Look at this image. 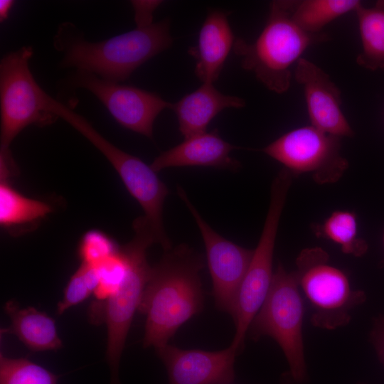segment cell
Returning <instances> with one entry per match:
<instances>
[{"label":"cell","instance_id":"30","mask_svg":"<svg viewBox=\"0 0 384 384\" xmlns=\"http://www.w3.org/2000/svg\"><path fill=\"white\" fill-rule=\"evenodd\" d=\"M383 241H384V236H383Z\"/></svg>","mask_w":384,"mask_h":384},{"label":"cell","instance_id":"21","mask_svg":"<svg viewBox=\"0 0 384 384\" xmlns=\"http://www.w3.org/2000/svg\"><path fill=\"white\" fill-rule=\"evenodd\" d=\"M361 4L358 0L292 1V17L302 29L316 34L337 18L355 12Z\"/></svg>","mask_w":384,"mask_h":384},{"label":"cell","instance_id":"16","mask_svg":"<svg viewBox=\"0 0 384 384\" xmlns=\"http://www.w3.org/2000/svg\"><path fill=\"white\" fill-rule=\"evenodd\" d=\"M235 39L228 14L210 10L199 31L196 46L188 51L196 59L195 73L203 83H213L219 78Z\"/></svg>","mask_w":384,"mask_h":384},{"label":"cell","instance_id":"14","mask_svg":"<svg viewBox=\"0 0 384 384\" xmlns=\"http://www.w3.org/2000/svg\"><path fill=\"white\" fill-rule=\"evenodd\" d=\"M166 366L169 384H230L238 351L184 350L166 344L156 349Z\"/></svg>","mask_w":384,"mask_h":384},{"label":"cell","instance_id":"4","mask_svg":"<svg viewBox=\"0 0 384 384\" xmlns=\"http://www.w3.org/2000/svg\"><path fill=\"white\" fill-rule=\"evenodd\" d=\"M134 238L121 246L127 261V270L117 292L104 304V321L107 329L106 360L110 370V384H121L119 367L126 338L134 315L139 309L152 267L146 260V250L158 243L147 218L140 216L133 223Z\"/></svg>","mask_w":384,"mask_h":384},{"label":"cell","instance_id":"13","mask_svg":"<svg viewBox=\"0 0 384 384\" xmlns=\"http://www.w3.org/2000/svg\"><path fill=\"white\" fill-rule=\"evenodd\" d=\"M294 78L302 85L311 126L340 138L353 132L341 108V92L330 77L313 62L300 58Z\"/></svg>","mask_w":384,"mask_h":384},{"label":"cell","instance_id":"26","mask_svg":"<svg viewBox=\"0 0 384 384\" xmlns=\"http://www.w3.org/2000/svg\"><path fill=\"white\" fill-rule=\"evenodd\" d=\"M116 242L105 233L90 230L82 237L78 246V255L82 263L97 266L119 250Z\"/></svg>","mask_w":384,"mask_h":384},{"label":"cell","instance_id":"22","mask_svg":"<svg viewBox=\"0 0 384 384\" xmlns=\"http://www.w3.org/2000/svg\"><path fill=\"white\" fill-rule=\"evenodd\" d=\"M319 228V235L338 244L346 254L359 257L367 251V243L358 236L356 217L351 212L335 211Z\"/></svg>","mask_w":384,"mask_h":384},{"label":"cell","instance_id":"19","mask_svg":"<svg viewBox=\"0 0 384 384\" xmlns=\"http://www.w3.org/2000/svg\"><path fill=\"white\" fill-rule=\"evenodd\" d=\"M355 12L362 46L357 63L368 69L384 70V1L371 8L361 4Z\"/></svg>","mask_w":384,"mask_h":384},{"label":"cell","instance_id":"9","mask_svg":"<svg viewBox=\"0 0 384 384\" xmlns=\"http://www.w3.org/2000/svg\"><path fill=\"white\" fill-rule=\"evenodd\" d=\"M328 262L323 249H305L297 259L295 274L299 287L316 309L314 324L332 329L348 321V311L363 302L365 294L353 291L345 273Z\"/></svg>","mask_w":384,"mask_h":384},{"label":"cell","instance_id":"2","mask_svg":"<svg viewBox=\"0 0 384 384\" xmlns=\"http://www.w3.org/2000/svg\"><path fill=\"white\" fill-rule=\"evenodd\" d=\"M169 20L110 38L90 42L73 23H60L53 37L55 48L63 53L62 68L93 73L105 80H126L140 65L172 45Z\"/></svg>","mask_w":384,"mask_h":384},{"label":"cell","instance_id":"10","mask_svg":"<svg viewBox=\"0 0 384 384\" xmlns=\"http://www.w3.org/2000/svg\"><path fill=\"white\" fill-rule=\"evenodd\" d=\"M340 137L311 125L292 129L262 149L293 175L309 174L319 184L341 178L348 167L341 154Z\"/></svg>","mask_w":384,"mask_h":384},{"label":"cell","instance_id":"7","mask_svg":"<svg viewBox=\"0 0 384 384\" xmlns=\"http://www.w3.org/2000/svg\"><path fill=\"white\" fill-rule=\"evenodd\" d=\"M304 306L295 272L279 265L273 274L268 294L249 327L250 336L274 338L288 361L294 379L306 375L302 338Z\"/></svg>","mask_w":384,"mask_h":384},{"label":"cell","instance_id":"29","mask_svg":"<svg viewBox=\"0 0 384 384\" xmlns=\"http://www.w3.org/2000/svg\"><path fill=\"white\" fill-rule=\"evenodd\" d=\"M378 346L379 349V353L382 359L384 361V326L381 330L380 334L378 338Z\"/></svg>","mask_w":384,"mask_h":384},{"label":"cell","instance_id":"1","mask_svg":"<svg viewBox=\"0 0 384 384\" xmlns=\"http://www.w3.org/2000/svg\"><path fill=\"white\" fill-rule=\"evenodd\" d=\"M203 257L187 245L164 250L151 272L138 311L146 316L143 346L168 344L178 328L203 306Z\"/></svg>","mask_w":384,"mask_h":384},{"label":"cell","instance_id":"12","mask_svg":"<svg viewBox=\"0 0 384 384\" xmlns=\"http://www.w3.org/2000/svg\"><path fill=\"white\" fill-rule=\"evenodd\" d=\"M177 193L192 214L203 240L215 306L232 316L254 250L242 247L218 234L203 220L181 187L177 186Z\"/></svg>","mask_w":384,"mask_h":384},{"label":"cell","instance_id":"5","mask_svg":"<svg viewBox=\"0 0 384 384\" xmlns=\"http://www.w3.org/2000/svg\"><path fill=\"white\" fill-rule=\"evenodd\" d=\"M46 110L71 125L109 161L128 192L142 206L159 240L168 238L163 223V206L169 191L156 172L139 158L119 149L100 134L83 116L47 92Z\"/></svg>","mask_w":384,"mask_h":384},{"label":"cell","instance_id":"6","mask_svg":"<svg viewBox=\"0 0 384 384\" xmlns=\"http://www.w3.org/2000/svg\"><path fill=\"white\" fill-rule=\"evenodd\" d=\"M293 174L282 169L274 178L270 201L260 240L239 289L232 317L235 334L231 346L239 352L250 324L262 306L271 286L272 258L280 217Z\"/></svg>","mask_w":384,"mask_h":384},{"label":"cell","instance_id":"18","mask_svg":"<svg viewBox=\"0 0 384 384\" xmlns=\"http://www.w3.org/2000/svg\"><path fill=\"white\" fill-rule=\"evenodd\" d=\"M5 312L11 325L2 331L14 334L32 351L57 350L63 346L55 321L34 307L21 308L17 302L8 301Z\"/></svg>","mask_w":384,"mask_h":384},{"label":"cell","instance_id":"3","mask_svg":"<svg viewBox=\"0 0 384 384\" xmlns=\"http://www.w3.org/2000/svg\"><path fill=\"white\" fill-rule=\"evenodd\" d=\"M292 1H273L260 34L252 43L236 38L233 51L243 69L252 73L268 90L286 92L291 85L292 66L311 45L325 42L324 33H309L292 17Z\"/></svg>","mask_w":384,"mask_h":384},{"label":"cell","instance_id":"8","mask_svg":"<svg viewBox=\"0 0 384 384\" xmlns=\"http://www.w3.org/2000/svg\"><path fill=\"white\" fill-rule=\"evenodd\" d=\"M32 55L33 48L23 46L1 60V149H9L15 137L28 125L42 127L57 119L47 112L46 92L30 70Z\"/></svg>","mask_w":384,"mask_h":384},{"label":"cell","instance_id":"17","mask_svg":"<svg viewBox=\"0 0 384 384\" xmlns=\"http://www.w3.org/2000/svg\"><path fill=\"white\" fill-rule=\"evenodd\" d=\"M245 101L239 97L225 95L213 83L203 82L197 90L172 104L178 129L184 139L206 132L211 120L226 108H242Z\"/></svg>","mask_w":384,"mask_h":384},{"label":"cell","instance_id":"27","mask_svg":"<svg viewBox=\"0 0 384 384\" xmlns=\"http://www.w3.org/2000/svg\"><path fill=\"white\" fill-rule=\"evenodd\" d=\"M161 3V1H132L137 28L151 26L154 23L153 13Z\"/></svg>","mask_w":384,"mask_h":384},{"label":"cell","instance_id":"28","mask_svg":"<svg viewBox=\"0 0 384 384\" xmlns=\"http://www.w3.org/2000/svg\"><path fill=\"white\" fill-rule=\"evenodd\" d=\"M14 1L11 0H1L0 1V21H5L9 14V11L14 5Z\"/></svg>","mask_w":384,"mask_h":384},{"label":"cell","instance_id":"11","mask_svg":"<svg viewBox=\"0 0 384 384\" xmlns=\"http://www.w3.org/2000/svg\"><path fill=\"white\" fill-rule=\"evenodd\" d=\"M69 82L74 88L93 94L120 125L150 139L157 116L172 106L156 93L109 81L84 70H77Z\"/></svg>","mask_w":384,"mask_h":384},{"label":"cell","instance_id":"25","mask_svg":"<svg viewBox=\"0 0 384 384\" xmlns=\"http://www.w3.org/2000/svg\"><path fill=\"white\" fill-rule=\"evenodd\" d=\"M99 283L94 292L97 302H105L119 288L127 270V261L123 251H119L97 266Z\"/></svg>","mask_w":384,"mask_h":384},{"label":"cell","instance_id":"23","mask_svg":"<svg viewBox=\"0 0 384 384\" xmlns=\"http://www.w3.org/2000/svg\"><path fill=\"white\" fill-rule=\"evenodd\" d=\"M58 376L24 358L0 354V384H57Z\"/></svg>","mask_w":384,"mask_h":384},{"label":"cell","instance_id":"20","mask_svg":"<svg viewBox=\"0 0 384 384\" xmlns=\"http://www.w3.org/2000/svg\"><path fill=\"white\" fill-rule=\"evenodd\" d=\"M52 212L46 202L26 197L14 188L8 179L0 183V225L14 230L19 226L32 225Z\"/></svg>","mask_w":384,"mask_h":384},{"label":"cell","instance_id":"24","mask_svg":"<svg viewBox=\"0 0 384 384\" xmlns=\"http://www.w3.org/2000/svg\"><path fill=\"white\" fill-rule=\"evenodd\" d=\"M99 280L97 267L82 263L64 289L63 299L57 305V314H62L69 308L85 301L94 293Z\"/></svg>","mask_w":384,"mask_h":384},{"label":"cell","instance_id":"15","mask_svg":"<svg viewBox=\"0 0 384 384\" xmlns=\"http://www.w3.org/2000/svg\"><path fill=\"white\" fill-rule=\"evenodd\" d=\"M236 149L240 147L225 141L215 129L185 139L161 153L150 166L156 172L171 167L196 166L237 171L240 164L230 155Z\"/></svg>","mask_w":384,"mask_h":384}]
</instances>
